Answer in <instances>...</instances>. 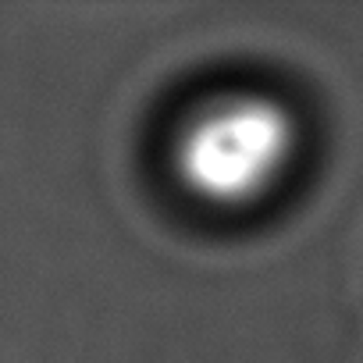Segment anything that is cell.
I'll use <instances>...</instances> for the list:
<instances>
[{"label": "cell", "mask_w": 363, "mask_h": 363, "mask_svg": "<svg viewBox=\"0 0 363 363\" xmlns=\"http://www.w3.org/2000/svg\"><path fill=\"white\" fill-rule=\"evenodd\" d=\"M299 146L296 118L260 93H232L182 125L171 160L200 203L250 207L285 178Z\"/></svg>", "instance_id": "6da1fadb"}]
</instances>
